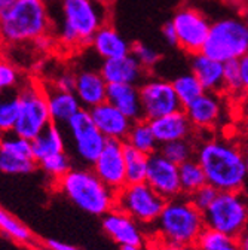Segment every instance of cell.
Listing matches in <instances>:
<instances>
[{"label": "cell", "instance_id": "1", "mask_svg": "<svg viewBox=\"0 0 248 250\" xmlns=\"http://www.w3.org/2000/svg\"><path fill=\"white\" fill-rule=\"evenodd\" d=\"M193 158L201 166L207 185L219 192L244 191L248 164L242 147L229 139L202 140L195 147Z\"/></svg>", "mask_w": 248, "mask_h": 250}, {"label": "cell", "instance_id": "2", "mask_svg": "<svg viewBox=\"0 0 248 250\" xmlns=\"http://www.w3.org/2000/svg\"><path fill=\"white\" fill-rule=\"evenodd\" d=\"M205 229L204 214L189 197L178 195L167 200L161 214L149 228V235L164 244L193 246Z\"/></svg>", "mask_w": 248, "mask_h": 250}, {"label": "cell", "instance_id": "3", "mask_svg": "<svg viewBox=\"0 0 248 250\" xmlns=\"http://www.w3.org/2000/svg\"><path fill=\"white\" fill-rule=\"evenodd\" d=\"M55 189L91 216H104L114 207L116 192L106 186L91 167H72L55 183Z\"/></svg>", "mask_w": 248, "mask_h": 250}, {"label": "cell", "instance_id": "4", "mask_svg": "<svg viewBox=\"0 0 248 250\" xmlns=\"http://www.w3.org/2000/svg\"><path fill=\"white\" fill-rule=\"evenodd\" d=\"M61 9L63 24L55 39L69 49L88 46L97 30L109 22V6L97 0H63Z\"/></svg>", "mask_w": 248, "mask_h": 250}, {"label": "cell", "instance_id": "5", "mask_svg": "<svg viewBox=\"0 0 248 250\" xmlns=\"http://www.w3.org/2000/svg\"><path fill=\"white\" fill-rule=\"evenodd\" d=\"M51 31V17L45 0H17L0 18V39L3 45L32 43Z\"/></svg>", "mask_w": 248, "mask_h": 250}, {"label": "cell", "instance_id": "6", "mask_svg": "<svg viewBox=\"0 0 248 250\" xmlns=\"http://www.w3.org/2000/svg\"><path fill=\"white\" fill-rule=\"evenodd\" d=\"M248 52V25L247 21L238 17H228L211 22L202 54L226 62L239 60Z\"/></svg>", "mask_w": 248, "mask_h": 250}, {"label": "cell", "instance_id": "7", "mask_svg": "<svg viewBox=\"0 0 248 250\" xmlns=\"http://www.w3.org/2000/svg\"><path fill=\"white\" fill-rule=\"evenodd\" d=\"M18 91V118L14 133L32 142L51 122L43 83L38 81L24 82Z\"/></svg>", "mask_w": 248, "mask_h": 250}, {"label": "cell", "instance_id": "8", "mask_svg": "<svg viewBox=\"0 0 248 250\" xmlns=\"http://www.w3.org/2000/svg\"><path fill=\"white\" fill-rule=\"evenodd\" d=\"M205 228L239 238L247 232L248 204L244 191L217 192L214 201L202 213Z\"/></svg>", "mask_w": 248, "mask_h": 250}, {"label": "cell", "instance_id": "9", "mask_svg": "<svg viewBox=\"0 0 248 250\" xmlns=\"http://www.w3.org/2000/svg\"><path fill=\"white\" fill-rule=\"evenodd\" d=\"M167 200L146 183H127L116 192L114 207L143 227L150 228L161 214Z\"/></svg>", "mask_w": 248, "mask_h": 250}, {"label": "cell", "instance_id": "10", "mask_svg": "<svg viewBox=\"0 0 248 250\" xmlns=\"http://www.w3.org/2000/svg\"><path fill=\"white\" fill-rule=\"evenodd\" d=\"M66 130L72 142L73 153L85 167H91L104 147L106 139L97 130L89 115V110L80 109L67 122Z\"/></svg>", "mask_w": 248, "mask_h": 250}, {"label": "cell", "instance_id": "11", "mask_svg": "<svg viewBox=\"0 0 248 250\" xmlns=\"http://www.w3.org/2000/svg\"><path fill=\"white\" fill-rule=\"evenodd\" d=\"M170 22L175 30L177 46L180 49L189 55L202 52L211 22L199 9L193 6H183L177 9Z\"/></svg>", "mask_w": 248, "mask_h": 250}, {"label": "cell", "instance_id": "12", "mask_svg": "<svg viewBox=\"0 0 248 250\" xmlns=\"http://www.w3.org/2000/svg\"><path fill=\"white\" fill-rule=\"evenodd\" d=\"M138 96L143 119L146 121L156 119L183 109L171 82L165 79L146 78L138 85Z\"/></svg>", "mask_w": 248, "mask_h": 250}, {"label": "cell", "instance_id": "13", "mask_svg": "<svg viewBox=\"0 0 248 250\" xmlns=\"http://www.w3.org/2000/svg\"><path fill=\"white\" fill-rule=\"evenodd\" d=\"M123 149H125L123 142L106 140L98 158L91 166L95 176L114 192H117L127 185Z\"/></svg>", "mask_w": 248, "mask_h": 250}, {"label": "cell", "instance_id": "14", "mask_svg": "<svg viewBox=\"0 0 248 250\" xmlns=\"http://www.w3.org/2000/svg\"><path fill=\"white\" fill-rule=\"evenodd\" d=\"M103 231L122 247H143L149 238V231L135 222L133 217L113 207L109 213L101 216Z\"/></svg>", "mask_w": 248, "mask_h": 250}, {"label": "cell", "instance_id": "15", "mask_svg": "<svg viewBox=\"0 0 248 250\" xmlns=\"http://www.w3.org/2000/svg\"><path fill=\"white\" fill-rule=\"evenodd\" d=\"M146 183L164 200H171L181 195L178 166L168 161L159 152L149 155Z\"/></svg>", "mask_w": 248, "mask_h": 250}, {"label": "cell", "instance_id": "16", "mask_svg": "<svg viewBox=\"0 0 248 250\" xmlns=\"http://www.w3.org/2000/svg\"><path fill=\"white\" fill-rule=\"evenodd\" d=\"M89 115L97 130L104 136L106 140L123 142L133 125L131 119H128L107 102L89 109Z\"/></svg>", "mask_w": 248, "mask_h": 250}, {"label": "cell", "instance_id": "17", "mask_svg": "<svg viewBox=\"0 0 248 250\" xmlns=\"http://www.w3.org/2000/svg\"><path fill=\"white\" fill-rule=\"evenodd\" d=\"M98 72L107 85L127 83L138 86L147 78L146 70L140 66V62L131 54L117 58L103 60V64Z\"/></svg>", "mask_w": 248, "mask_h": 250}, {"label": "cell", "instance_id": "18", "mask_svg": "<svg viewBox=\"0 0 248 250\" xmlns=\"http://www.w3.org/2000/svg\"><path fill=\"white\" fill-rule=\"evenodd\" d=\"M149 125L159 146L175 140L193 139V134L196 131L183 109L156 119H152L149 121Z\"/></svg>", "mask_w": 248, "mask_h": 250}, {"label": "cell", "instance_id": "19", "mask_svg": "<svg viewBox=\"0 0 248 250\" xmlns=\"http://www.w3.org/2000/svg\"><path fill=\"white\" fill-rule=\"evenodd\" d=\"M195 130H212L217 127L223 115V103L219 94L204 92L195 102L183 109Z\"/></svg>", "mask_w": 248, "mask_h": 250}, {"label": "cell", "instance_id": "20", "mask_svg": "<svg viewBox=\"0 0 248 250\" xmlns=\"http://www.w3.org/2000/svg\"><path fill=\"white\" fill-rule=\"evenodd\" d=\"M107 83L94 69H82L75 73V88L73 94L80 103L82 109H92L106 102Z\"/></svg>", "mask_w": 248, "mask_h": 250}, {"label": "cell", "instance_id": "21", "mask_svg": "<svg viewBox=\"0 0 248 250\" xmlns=\"http://www.w3.org/2000/svg\"><path fill=\"white\" fill-rule=\"evenodd\" d=\"M106 102L122 112L133 122L143 119V110L138 96V86L127 83L107 85Z\"/></svg>", "mask_w": 248, "mask_h": 250}, {"label": "cell", "instance_id": "22", "mask_svg": "<svg viewBox=\"0 0 248 250\" xmlns=\"http://www.w3.org/2000/svg\"><path fill=\"white\" fill-rule=\"evenodd\" d=\"M191 67H192V75L198 79V82L201 83L205 92H214V94L225 92L223 62L215 61L201 52L192 55Z\"/></svg>", "mask_w": 248, "mask_h": 250}, {"label": "cell", "instance_id": "23", "mask_svg": "<svg viewBox=\"0 0 248 250\" xmlns=\"http://www.w3.org/2000/svg\"><path fill=\"white\" fill-rule=\"evenodd\" d=\"M89 45L103 60L117 58L131 52V45L123 39V36L110 22L103 24L97 30V33L92 36Z\"/></svg>", "mask_w": 248, "mask_h": 250}, {"label": "cell", "instance_id": "24", "mask_svg": "<svg viewBox=\"0 0 248 250\" xmlns=\"http://www.w3.org/2000/svg\"><path fill=\"white\" fill-rule=\"evenodd\" d=\"M43 88L46 94L51 122L58 125V127L66 125V122L82 109L79 100L76 99L73 92L55 89L49 83H43Z\"/></svg>", "mask_w": 248, "mask_h": 250}, {"label": "cell", "instance_id": "25", "mask_svg": "<svg viewBox=\"0 0 248 250\" xmlns=\"http://www.w3.org/2000/svg\"><path fill=\"white\" fill-rule=\"evenodd\" d=\"M66 152V139L61 128L55 124H49L48 127L32 140V155L38 163L49 155Z\"/></svg>", "mask_w": 248, "mask_h": 250}, {"label": "cell", "instance_id": "26", "mask_svg": "<svg viewBox=\"0 0 248 250\" xmlns=\"http://www.w3.org/2000/svg\"><path fill=\"white\" fill-rule=\"evenodd\" d=\"M123 143L138 152L146 153V155H152L154 152H158V147H159L156 139H154V136L150 130L149 121H146V119L133 122Z\"/></svg>", "mask_w": 248, "mask_h": 250}, {"label": "cell", "instance_id": "27", "mask_svg": "<svg viewBox=\"0 0 248 250\" xmlns=\"http://www.w3.org/2000/svg\"><path fill=\"white\" fill-rule=\"evenodd\" d=\"M178 180H180L181 195L184 197H191L199 188L207 185L205 174L195 158L181 163L178 166Z\"/></svg>", "mask_w": 248, "mask_h": 250}, {"label": "cell", "instance_id": "28", "mask_svg": "<svg viewBox=\"0 0 248 250\" xmlns=\"http://www.w3.org/2000/svg\"><path fill=\"white\" fill-rule=\"evenodd\" d=\"M0 232L22 246H32L35 243V235L28 227L2 207H0Z\"/></svg>", "mask_w": 248, "mask_h": 250}, {"label": "cell", "instance_id": "29", "mask_svg": "<svg viewBox=\"0 0 248 250\" xmlns=\"http://www.w3.org/2000/svg\"><path fill=\"white\" fill-rule=\"evenodd\" d=\"M195 250H242L239 238L205 228L193 244Z\"/></svg>", "mask_w": 248, "mask_h": 250}, {"label": "cell", "instance_id": "30", "mask_svg": "<svg viewBox=\"0 0 248 250\" xmlns=\"http://www.w3.org/2000/svg\"><path fill=\"white\" fill-rule=\"evenodd\" d=\"M123 158H125V176L127 183H141L146 182L149 155L138 152L125 145L123 149Z\"/></svg>", "mask_w": 248, "mask_h": 250}, {"label": "cell", "instance_id": "31", "mask_svg": "<svg viewBox=\"0 0 248 250\" xmlns=\"http://www.w3.org/2000/svg\"><path fill=\"white\" fill-rule=\"evenodd\" d=\"M171 85L183 109L186 106H189L192 102H195L199 96H202L205 92L201 83L198 82V79L192 73H184V75L177 76L174 81H171Z\"/></svg>", "mask_w": 248, "mask_h": 250}, {"label": "cell", "instance_id": "32", "mask_svg": "<svg viewBox=\"0 0 248 250\" xmlns=\"http://www.w3.org/2000/svg\"><path fill=\"white\" fill-rule=\"evenodd\" d=\"M18 118V91H6L0 94V134L14 133Z\"/></svg>", "mask_w": 248, "mask_h": 250}, {"label": "cell", "instance_id": "33", "mask_svg": "<svg viewBox=\"0 0 248 250\" xmlns=\"http://www.w3.org/2000/svg\"><path fill=\"white\" fill-rule=\"evenodd\" d=\"M195 142L193 139H186V140H175L165 145H161L158 147V152L165 156L168 161H171L175 166H180L181 163H186L192 160L195 156Z\"/></svg>", "mask_w": 248, "mask_h": 250}, {"label": "cell", "instance_id": "34", "mask_svg": "<svg viewBox=\"0 0 248 250\" xmlns=\"http://www.w3.org/2000/svg\"><path fill=\"white\" fill-rule=\"evenodd\" d=\"M38 167L49 177L54 180V183L63 177L73 166H72V158L67 152H61L55 155H49L46 158L40 160L36 163Z\"/></svg>", "mask_w": 248, "mask_h": 250}, {"label": "cell", "instance_id": "35", "mask_svg": "<svg viewBox=\"0 0 248 250\" xmlns=\"http://www.w3.org/2000/svg\"><path fill=\"white\" fill-rule=\"evenodd\" d=\"M38 168L33 158H19L0 150V171L5 174H28Z\"/></svg>", "mask_w": 248, "mask_h": 250}, {"label": "cell", "instance_id": "36", "mask_svg": "<svg viewBox=\"0 0 248 250\" xmlns=\"http://www.w3.org/2000/svg\"><path fill=\"white\" fill-rule=\"evenodd\" d=\"M0 150L19 156V158H33L32 155V142L19 137L15 133L3 134L2 140H0Z\"/></svg>", "mask_w": 248, "mask_h": 250}, {"label": "cell", "instance_id": "37", "mask_svg": "<svg viewBox=\"0 0 248 250\" xmlns=\"http://www.w3.org/2000/svg\"><path fill=\"white\" fill-rule=\"evenodd\" d=\"M223 85L226 92H232V94L245 92L248 85H245L241 79L238 60H230L223 62Z\"/></svg>", "mask_w": 248, "mask_h": 250}, {"label": "cell", "instance_id": "38", "mask_svg": "<svg viewBox=\"0 0 248 250\" xmlns=\"http://www.w3.org/2000/svg\"><path fill=\"white\" fill-rule=\"evenodd\" d=\"M21 83V72L14 62L0 55V94L17 89Z\"/></svg>", "mask_w": 248, "mask_h": 250}, {"label": "cell", "instance_id": "39", "mask_svg": "<svg viewBox=\"0 0 248 250\" xmlns=\"http://www.w3.org/2000/svg\"><path fill=\"white\" fill-rule=\"evenodd\" d=\"M130 54L140 62V66L146 72L153 69L161 60V54L156 49H153L150 45H146V43H141V42H137V43L131 45V52Z\"/></svg>", "mask_w": 248, "mask_h": 250}, {"label": "cell", "instance_id": "40", "mask_svg": "<svg viewBox=\"0 0 248 250\" xmlns=\"http://www.w3.org/2000/svg\"><path fill=\"white\" fill-rule=\"evenodd\" d=\"M217 192H219V191H215L212 186L204 185L202 188H199L198 191H195V192L189 197V200L192 201V204H193L199 211L204 213V211L208 208V206L214 201Z\"/></svg>", "mask_w": 248, "mask_h": 250}, {"label": "cell", "instance_id": "41", "mask_svg": "<svg viewBox=\"0 0 248 250\" xmlns=\"http://www.w3.org/2000/svg\"><path fill=\"white\" fill-rule=\"evenodd\" d=\"M52 88L59 89V91H66V92H73L75 88V72H61L57 75V78L49 83Z\"/></svg>", "mask_w": 248, "mask_h": 250}, {"label": "cell", "instance_id": "42", "mask_svg": "<svg viewBox=\"0 0 248 250\" xmlns=\"http://www.w3.org/2000/svg\"><path fill=\"white\" fill-rule=\"evenodd\" d=\"M32 43L36 46L38 51H40V52H49L51 49H54V45L57 43V39H55V36L46 33V35L38 38L36 41H33Z\"/></svg>", "mask_w": 248, "mask_h": 250}, {"label": "cell", "instance_id": "43", "mask_svg": "<svg viewBox=\"0 0 248 250\" xmlns=\"http://www.w3.org/2000/svg\"><path fill=\"white\" fill-rule=\"evenodd\" d=\"M162 36L165 39V42L171 46H177V36H175V30L172 27V24L168 21L164 24L162 27Z\"/></svg>", "mask_w": 248, "mask_h": 250}, {"label": "cell", "instance_id": "44", "mask_svg": "<svg viewBox=\"0 0 248 250\" xmlns=\"http://www.w3.org/2000/svg\"><path fill=\"white\" fill-rule=\"evenodd\" d=\"M45 249L46 250H79L77 247L63 243V241H58V240H46L45 243Z\"/></svg>", "mask_w": 248, "mask_h": 250}, {"label": "cell", "instance_id": "45", "mask_svg": "<svg viewBox=\"0 0 248 250\" xmlns=\"http://www.w3.org/2000/svg\"><path fill=\"white\" fill-rule=\"evenodd\" d=\"M15 3H17V0H0V18H2Z\"/></svg>", "mask_w": 248, "mask_h": 250}, {"label": "cell", "instance_id": "46", "mask_svg": "<svg viewBox=\"0 0 248 250\" xmlns=\"http://www.w3.org/2000/svg\"><path fill=\"white\" fill-rule=\"evenodd\" d=\"M161 250H195L193 246H175V244H164L161 246Z\"/></svg>", "mask_w": 248, "mask_h": 250}, {"label": "cell", "instance_id": "47", "mask_svg": "<svg viewBox=\"0 0 248 250\" xmlns=\"http://www.w3.org/2000/svg\"><path fill=\"white\" fill-rule=\"evenodd\" d=\"M97 2H100V3H103V5H106V6H110L112 0H97Z\"/></svg>", "mask_w": 248, "mask_h": 250}, {"label": "cell", "instance_id": "48", "mask_svg": "<svg viewBox=\"0 0 248 250\" xmlns=\"http://www.w3.org/2000/svg\"><path fill=\"white\" fill-rule=\"evenodd\" d=\"M122 250H143V247H122Z\"/></svg>", "mask_w": 248, "mask_h": 250}, {"label": "cell", "instance_id": "49", "mask_svg": "<svg viewBox=\"0 0 248 250\" xmlns=\"http://www.w3.org/2000/svg\"><path fill=\"white\" fill-rule=\"evenodd\" d=\"M2 48H3V42H2V39H0V55H2Z\"/></svg>", "mask_w": 248, "mask_h": 250}, {"label": "cell", "instance_id": "50", "mask_svg": "<svg viewBox=\"0 0 248 250\" xmlns=\"http://www.w3.org/2000/svg\"><path fill=\"white\" fill-rule=\"evenodd\" d=\"M0 140H2V134H0Z\"/></svg>", "mask_w": 248, "mask_h": 250}]
</instances>
